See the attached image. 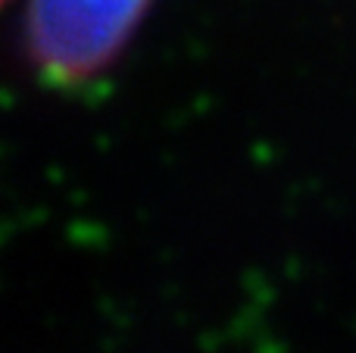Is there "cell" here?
Instances as JSON below:
<instances>
[{
    "label": "cell",
    "mask_w": 356,
    "mask_h": 353,
    "mask_svg": "<svg viewBox=\"0 0 356 353\" xmlns=\"http://www.w3.org/2000/svg\"><path fill=\"white\" fill-rule=\"evenodd\" d=\"M154 0H29L25 54L41 81L79 88L104 75Z\"/></svg>",
    "instance_id": "obj_1"
},
{
    "label": "cell",
    "mask_w": 356,
    "mask_h": 353,
    "mask_svg": "<svg viewBox=\"0 0 356 353\" xmlns=\"http://www.w3.org/2000/svg\"><path fill=\"white\" fill-rule=\"evenodd\" d=\"M0 3H3V0H0Z\"/></svg>",
    "instance_id": "obj_2"
}]
</instances>
